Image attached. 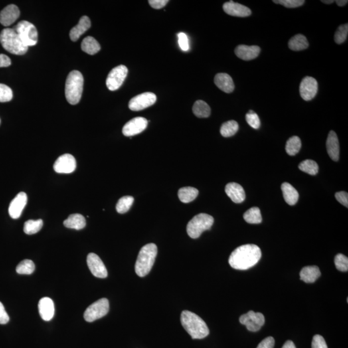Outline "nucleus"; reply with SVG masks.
<instances>
[{"label": "nucleus", "mask_w": 348, "mask_h": 348, "mask_svg": "<svg viewBox=\"0 0 348 348\" xmlns=\"http://www.w3.org/2000/svg\"><path fill=\"white\" fill-rule=\"evenodd\" d=\"M199 194L197 189L193 187L181 188L178 191V197L180 201L184 203H189L193 201Z\"/></svg>", "instance_id": "c756f323"}, {"label": "nucleus", "mask_w": 348, "mask_h": 348, "mask_svg": "<svg viewBox=\"0 0 348 348\" xmlns=\"http://www.w3.org/2000/svg\"><path fill=\"white\" fill-rule=\"evenodd\" d=\"M246 120L248 124L254 129H259L261 126V121L258 115L254 111L250 110L246 115Z\"/></svg>", "instance_id": "79ce46f5"}, {"label": "nucleus", "mask_w": 348, "mask_h": 348, "mask_svg": "<svg viewBox=\"0 0 348 348\" xmlns=\"http://www.w3.org/2000/svg\"><path fill=\"white\" fill-rule=\"evenodd\" d=\"M148 123L149 122L147 119L144 117H135L127 122L123 127V135L127 137H131L139 134L147 129Z\"/></svg>", "instance_id": "2eb2a0df"}, {"label": "nucleus", "mask_w": 348, "mask_h": 348, "mask_svg": "<svg viewBox=\"0 0 348 348\" xmlns=\"http://www.w3.org/2000/svg\"><path fill=\"white\" fill-rule=\"evenodd\" d=\"M157 254V247L153 243L146 244L139 253L135 265L137 276L143 277L149 274L154 264Z\"/></svg>", "instance_id": "7ed1b4c3"}, {"label": "nucleus", "mask_w": 348, "mask_h": 348, "mask_svg": "<svg viewBox=\"0 0 348 348\" xmlns=\"http://www.w3.org/2000/svg\"><path fill=\"white\" fill-rule=\"evenodd\" d=\"M13 29L17 32L22 41L28 47L37 44L38 31L33 24L27 21H22L19 22Z\"/></svg>", "instance_id": "0eeeda50"}, {"label": "nucleus", "mask_w": 348, "mask_h": 348, "mask_svg": "<svg viewBox=\"0 0 348 348\" xmlns=\"http://www.w3.org/2000/svg\"><path fill=\"white\" fill-rule=\"evenodd\" d=\"M181 323L193 339H202L209 335V329L205 322L196 313L185 310L181 313Z\"/></svg>", "instance_id": "f03ea898"}, {"label": "nucleus", "mask_w": 348, "mask_h": 348, "mask_svg": "<svg viewBox=\"0 0 348 348\" xmlns=\"http://www.w3.org/2000/svg\"><path fill=\"white\" fill-rule=\"evenodd\" d=\"M282 348H296V347L292 341H288L285 343Z\"/></svg>", "instance_id": "603ef678"}, {"label": "nucleus", "mask_w": 348, "mask_h": 348, "mask_svg": "<svg viewBox=\"0 0 348 348\" xmlns=\"http://www.w3.org/2000/svg\"><path fill=\"white\" fill-rule=\"evenodd\" d=\"M261 52V48L259 46H248L240 44L235 49V54L239 58L244 61L254 60L258 57Z\"/></svg>", "instance_id": "6ab92c4d"}, {"label": "nucleus", "mask_w": 348, "mask_h": 348, "mask_svg": "<svg viewBox=\"0 0 348 348\" xmlns=\"http://www.w3.org/2000/svg\"><path fill=\"white\" fill-rule=\"evenodd\" d=\"M299 169L304 173L309 174V175H316L319 172V166L316 162L313 160L306 159L301 162L299 165Z\"/></svg>", "instance_id": "f704fd0d"}, {"label": "nucleus", "mask_w": 348, "mask_h": 348, "mask_svg": "<svg viewBox=\"0 0 348 348\" xmlns=\"http://www.w3.org/2000/svg\"><path fill=\"white\" fill-rule=\"evenodd\" d=\"M348 34V23L339 26L337 31L335 32L334 40L337 44H342L347 40Z\"/></svg>", "instance_id": "58836bf2"}, {"label": "nucleus", "mask_w": 348, "mask_h": 348, "mask_svg": "<svg viewBox=\"0 0 348 348\" xmlns=\"http://www.w3.org/2000/svg\"><path fill=\"white\" fill-rule=\"evenodd\" d=\"M76 169V161L69 153L61 155L54 164V170L58 174H70Z\"/></svg>", "instance_id": "f8f14e48"}, {"label": "nucleus", "mask_w": 348, "mask_h": 348, "mask_svg": "<svg viewBox=\"0 0 348 348\" xmlns=\"http://www.w3.org/2000/svg\"><path fill=\"white\" fill-rule=\"evenodd\" d=\"M82 49L90 55H94L101 50V46L95 38L88 36L83 40Z\"/></svg>", "instance_id": "c85d7f7f"}, {"label": "nucleus", "mask_w": 348, "mask_h": 348, "mask_svg": "<svg viewBox=\"0 0 348 348\" xmlns=\"http://www.w3.org/2000/svg\"><path fill=\"white\" fill-rule=\"evenodd\" d=\"M43 225L44 222L42 219L29 220L24 224L23 231L26 234H35L41 230Z\"/></svg>", "instance_id": "72a5a7b5"}, {"label": "nucleus", "mask_w": 348, "mask_h": 348, "mask_svg": "<svg viewBox=\"0 0 348 348\" xmlns=\"http://www.w3.org/2000/svg\"><path fill=\"white\" fill-rule=\"evenodd\" d=\"M324 3L326 4H331L333 3L334 1L333 0H322L321 1Z\"/></svg>", "instance_id": "5fc2aeb1"}, {"label": "nucleus", "mask_w": 348, "mask_h": 348, "mask_svg": "<svg viewBox=\"0 0 348 348\" xmlns=\"http://www.w3.org/2000/svg\"><path fill=\"white\" fill-rule=\"evenodd\" d=\"M319 268L316 266H305L301 271V280L305 283H313L321 276Z\"/></svg>", "instance_id": "bb28decb"}, {"label": "nucleus", "mask_w": 348, "mask_h": 348, "mask_svg": "<svg viewBox=\"0 0 348 348\" xmlns=\"http://www.w3.org/2000/svg\"><path fill=\"white\" fill-rule=\"evenodd\" d=\"M239 130V125L236 121H226L220 127V134L224 137H232L236 134Z\"/></svg>", "instance_id": "473e14b6"}, {"label": "nucleus", "mask_w": 348, "mask_h": 348, "mask_svg": "<svg viewBox=\"0 0 348 348\" xmlns=\"http://www.w3.org/2000/svg\"><path fill=\"white\" fill-rule=\"evenodd\" d=\"M38 309L42 319L49 321L54 317L55 309L53 301L48 297H44L38 303Z\"/></svg>", "instance_id": "412c9836"}, {"label": "nucleus", "mask_w": 348, "mask_h": 348, "mask_svg": "<svg viewBox=\"0 0 348 348\" xmlns=\"http://www.w3.org/2000/svg\"><path fill=\"white\" fill-rule=\"evenodd\" d=\"M223 10L227 15L236 17H248L252 14V11L248 7L233 1L224 3Z\"/></svg>", "instance_id": "a211bd4d"}, {"label": "nucleus", "mask_w": 348, "mask_h": 348, "mask_svg": "<svg viewBox=\"0 0 348 348\" xmlns=\"http://www.w3.org/2000/svg\"><path fill=\"white\" fill-rule=\"evenodd\" d=\"M301 148V139L297 136H293L287 141L286 145V153L290 155H296Z\"/></svg>", "instance_id": "c9c22d12"}, {"label": "nucleus", "mask_w": 348, "mask_h": 348, "mask_svg": "<svg viewBox=\"0 0 348 348\" xmlns=\"http://www.w3.org/2000/svg\"><path fill=\"white\" fill-rule=\"evenodd\" d=\"M20 12L17 6L9 5L4 8L0 13V23L5 27H9L20 17Z\"/></svg>", "instance_id": "f3484780"}, {"label": "nucleus", "mask_w": 348, "mask_h": 348, "mask_svg": "<svg viewBox=\"0 0 348 348\" xmlns=\"http://www.w3.org/2000/svg\"><path fill=\"white\" fill-rule=\"evenodd\" d=\"M149 3L153 9H161L169 3V1L168 0H150Z\"/></svg>", "instance_id": "09e8293b"}, {"label": "nucleus", "mask_w": 348, "mask_h": 348, "mask_svg": "<svg viewBox=\"0 0 348 348\" xmlns=\"http://www.w3.org/2000/svg\"><path fill=\"white\" fill-rule=\"evenodd\" d=\"M13 98L12 89L6 85L0 84V102H10Z\"/></svg>", "instance_id": "a19ab883"}, {"label": "nucleus", "mask_w": 348, "mask_h": 348, "mask_svg": "<svg viewBox=\"0 0 348 348\" xmlns=\"http://www.w3.org/2000/svg\"><path fill=\"white\" fill-rule=\"evenodd\" d=\"M277 4H280L287 8H296L301 7L305 3L304 0H274Z\"/></svg>", "instance_id": "37998d69"}, {"label": "nucleus", "mask_w": 348, "mask_h": 348, "mask_svg": "<svg viewBox=\"0 0 348 348\" xmlns=\"http://www.w3.org/2000/svg\"><path fill=\"white\" fill-rule=\"evenodd\" d=\"M335 198L340 203L348 207V194L346 192H339L335 194Z\"/></svg>", "instance_id": "49530a36"}, {"label": "nucleus", "mask_w": 348, "mask_h": 348, "mask_svg": "<svg viewBox=\"0 0 348 348\" xmlns=\"http://www.w3.org/2000/svg\"><path fill=\"white\" fill-rule=\"evenodd\" d=\"M194 115L199 118H206L211 114L209 105L203 100H197L194 103L192 109Z\"/></svg>", "instance_id": "7c9ffc66"}, {"label": "nucleus", "mask_w": 348, "mask_h": 348, "mask_svg": "<svg viewBox=\"0 0 348 348\" xmlns=\"http://www.w3.org/2000/svg\"><path fill=\"white\" fill-rule=\"evenodd\" d=\"M84 79L82 73L73 70L68 75L65 84V97L70 104L77 105L82 98Z\"/></svg>", "instance_id": "20e7f679"}, {"label": "nucleus", "mask_w": 348, "mask_h": 348, "mask_svg": "<svg viewBox=\"0 0 348 348\" xmlns=\"http://www.w3.org/2000/svg\"><path fill=\"white\" fill-rule=\"evenodd\" d=\"M11 60L5 54H0V68L7 67L11 65Z\"/></svg>", "instance_id": "3c124183"}, {"label": "nucleus", "mask_w": 348, "mask_h": 348, "mask_svg": "<svg viewBox=\"0 0 348 348\" xmlns=\"http://www.w3.org/2000/svg\"><path fill=\"white\" fill-rule=\"evenodd\" d=\"M216 86L226 93H231L234 90V81L231 76L226 73H218L214 78Z\"/></svg>", "instance_id": "5701e85b"}, {"label": "nucleus", "mask_w": 348, "mask_h": 348, "mask_svg": "<svg viewBox=\"0 0 348 348\" xmlns=\"http://www.w3.org/2000/svg\"><path fill=\"white\" fill-rule=\"evenodd\" d=\"M243 218L245 221L249 224H260L262 220L260 209L258 207L251 208L247 210Z\"/></svg>", "instance_id": "2f4dec72"}, {"label": "nucleus", "mask_w": 348, "mask_h": 348, "mask_svg": "<svg viewBox=\"0 0 348 348\" xmlns=\"http://www.w3.org/2000/svg\"><path fill=\"white\" fill-rule=\"evenodd\" d=\"M156 100L157 97L153 93H143L131 99L129 104V109L132 111L144 110L154 104Z\"/></svg>", "instance_id": "9b49d317"}, {"label": "nucleus", "mask_w": 348, "mask_h": 348, "mask_svg": "<svg viewBox=\"0 0 348 348\" xmlns=\"http://www.w3.org/2000/svg\"><path fill=\"white\" fill-rule=\"evenodd\" d=\"M64 224L66 228L80 230L86 227V220L81 214H74L64 220Z\"/></svg>", "instance_id": "a878e982"}, {"label": "nucleus", "mask_w": 348, "mask_h": 348, "mask_svg": "<svg viewBox=\"0 0 348 348\" xmlns=\"http://www.w3.org/2000/svg\"><path fill=\"white\" fill-rule=\"evenodd\" d=\"M91 27V22L88 16H84L80 18L78 25L70 30L69 36L72 42L78 41L80 36L83 35Z\"/></svg>", "instance_id": "b1692460"}, {"label": "nucleus", "mask_w": 348, "mask_h": 348, "mask_svg": "<svg viewBox=\"0 0 348 348\" xmlns=\"http://www.w3.org/2000/svg\"><path fill=\"white\" fill-rule=\"evenodd\" d=\"M109 302L108 299L103 298L96 301L87 307L84 313V319L88 323H92L102 318L108 313Z\"/></svg>", "instance_id": "6e6552de"}, {"label": "nucleus", "mask_w": 348, "mask_h": 348, "mask_svg": "<svg viewBox=\"0 0 348 348\" xmlns=\"http://www.w3.org/2000/svg\"><path fill=\"white\" fill-rule=\"evenodd\" d=\"M275 340L272 337H268L262 340L257 348H274Z\"/></svg>", "instance_id": "de8ad7c7"}, {"label": "nucleus", "mask_w": 348, "mask_h": 348, "mask_svg": "<svg viewBox=\"0 0 348 348\" xmlns=\"http://www.w3.org/2000/svg\"><path fill=\"white\" fill-rule=\"evenodd\" d=\"M27 203V194L25 192H20L10 204L9 208L10 216L14 219L19 218Z\"/></svg>", "instance_id": "dca6fc26"}, {"label": "nucleus", "mask_w": 348, "mask_h": 348, "mask_svg": "<svg viewBox=\"0 0 348 348\" xmlns=\"http://www.w3.org/2000/svg\"><path fill=\"white\" fill-rule=\"evenodd\" d=\"M9 317L7 313L6 312L5 307L3 304L0 302V324L1 325H5L9 323Z\"/></svg>", "instance_id": "8fccbe9b"}, {"label": "nucleus", "mask_w": 348, "mask_h": 348, "mask_svg": "<svg viewBox=\"0 0 348 348\" xmlns=\"http://www.w3.org/2000/svg\"><path fill=\"white\" fill-rule=\"evenodd\" d=\"M0 42L7 51L15 55H23L29 48L20 39L15 30L11 28L2 30L0 34Z\"/></svg>", "instance_id": "39448f33"}, {"label": "nucleus", "mask_w": 348, "mask_h": 348, "mask_svg": "<svg viewBox=\"0 0 348 348\" xmlns=\"http://www.w3.org/2000/svg\"><path fill=\"white\" fill-rule=\"evenodd\" d=\"M134 199L132 196H124L119 200L116 204V210L119 214H125L132 206Z\"/></svg>", "instance_id": "e433bc0d"}, {"label": "nucleus", "mask_w": 348, "mask_h": 348, "mask_svg": "<svg viewBox=\"0 0 348 348\" xmlns=\"http://www.w3.org/2000/svg\"><path fill=\"white\" fill-rule=\"evenodd\" d=\"M299 91L301 98L304 101L313 100L318 91V83L312 77H305L301 83Z\"/></svg>", "instance_id": "ddd939ff"}, {"label": "nucleus", "mask_w": 348, "mask_h": 348, "mask_svg": "<svg viewBox=\"0 0 348 348\" xmlns=\"http://www.w3.org/2000/svg\"><path fill=\"white\" fill-rule=\"evenodd\" d=\"M335 264L337 270L341 272H348V259L345 255L339 254L335 256Z\"/></svg>", "instance_id": "ea45409f"}, {"label": "nucleus", "mask_w": 348, "mask_h": 348, "mask_svg": "<svg viewBox=\"0 0 348 348\" xmlns=\"http://www.w3.org/2000/svg\"><path fill=\"white\" fill-rule=\"evenodd\" d=\"M87 261L89 270L93 276L102 279L106 278L108 276L106 267L98 255L90 253L87 256Z\"/></svg>", "instance_id": "4468645a"}, {"label": "nucleus", "mask_w": 348, "mask_h": 348, "mask_svg": "<svg viewBox=\"0 0 348 348\" xmlns=\"http://www.w3.org/2000/svg\"><path fill=\"white\" fill-rule=\"evenodd\" d=\"M34 270H35V264L33 261L29 260L22 261L16 267V272L19 274H32Z\"/></svg>", "instance_id": "4c0bfd02"}, {"label": "nucleus", "mask_w": 348, "mask_h": 348, "mask_svg": "<svg viewBox=\"0 0 348 348\" xmlns=\"http://www.w3.org/2000/svg\"><path fill=\"white\" fill-rule=\"evenodd\" d=\"M178 39H179V44L180 48L183 51H188L189 49V39L187 36L183 32L178 34Z\"/></svg>", "instance_id": "a18cd8bd"}, {"label": "nucleus", "mask_w": 348, "mask_h": 348, "mask_svg": "<svg viewBox=\"0 0 348 348\" xmlns=\"http://www.w3.org/2000/svg\"><path fill=\"white\" fill-rule=\"evenodd\" d=\"M226 194L235 203H241L246 198L243 188L236 183H230L225 187Z\"/></svg>", "instance_id": "aec40b11"}, {"label": "nucleus", "mask_w": 348, "mask_h": 348, "mask_svg": "<svg viewBox=\"0 0 348 348\" xmlns=\"http://www.w3.org/2000/svg\"><path fill=\"white\" fill-rule=\"evenodd\" d=\"M127 74H128V68L123 65L113 68L107 78V88L111 91L117 90L122 86Z\"/></svg>", "instance_id": "1a4fd4ad"}, {"label": "nucleus", "mask_w": 348, "mask_h": 348, "mask_svg": "<svg viewBox=\"0 0 348 348\" xmlns=\"http://www.w3.org/2000/svg\"><path fill=\"white\" fill-rule=\"evenodd\" d=\"M281 190H282L283 197H284L285 201L289 205H295L297 203L299 194L292 185H291L288 183H283L282 185H281Z\"/></svg>", "instance_id": "393cba45"}, {"label": "nucleus", "mask_w": 348, "mask_h": 348, "mask_svg": "<svg viewBox=\"0 0 348 348\" xmlns=\"http://www.w3.org/2000/svg\"><path fill=\"white\" fill-rule=\"evenodd\" d=\"M288 46L293 51H301L306 49L309 46L308 42L303 34H297L291 38L288 42Z\"/></svg>", "instance_id": "cd10ccee"}, {"label": "nucleus", "mask_w": 348, "mask_h": 348, "mask_svg": "<svg viewBox=\"0 0 348 348\" xmlns=\"http://www.w3.org/2000/svg\"><path fill=\"white\" fill-rule=\"evenodd\" d=\"M335 2L339 7H343V6L347 5L348 1L347 0H337Z\"/></svg>", "instance_id": "864d4df0"}, {"label": "nucleus", "mask_w": 348, "mask_h": 348, "mask_svg": "<svg viewBox=\"0 0 348 348\" xmlns=\"http://www.w3.org/2000/svg\"><path fill=\"white\" fill-rule=\"evenodd\" d=\"M326 149L329 156L333 161H337L339 159L340 147L339 139L337 133L331 130L329 131L326 141Z\"/></svg>", "instance_id": "4be33fe9"}, {"label": "nucleus", "mask_w": 348, "mask_h": 348, "mask_svg": "<svg viewBox=\"0 0 348 348\" xmlns=\"http://www.w3.org/2000/svg\"><path fill=\"white\" fill-rule=\"evenodd\" d=\"M239 321L242 325L245 326L248 330L256 332L264 325L265 319L262 313L250 311L246 314L241 315Z\"/></svg>", "instance_id": "9d476101"}, {"label": "nucleus", "mask_w": 348, "mask_h": 348, "mask_svg": "<svg viewBox=\"0 0 348 348\" xmlns=\"http://www.w3.org/2000/svg\"><path fill=\"white\" fill-rule=\"evenodd\" d=\"M261 256L260 247L255 244H245L236 248L230 255L228 261L233 268L246 270L258 264Z\"/></svg>", "instance_id": "f257e3e1"}, {"label": "nucleus", "mask_w": 348, "mask_h": 348, "mask_svg": "<svg viewBox=\"0 0 348 348\" xmlns=\"http://www.w3.org/2000/svg\"><path fill=\"white\" fill-rule=\"evenodd\" d=\"M214 222V218L211 216L206 214H198L188 223V235L192 239L199 238L202 233L211 228Z\"/></svg>", "instance_id": "423d86ee"}, {"label": "nucleus", "mask_w": 348, "mask_h": 348, "mask_svg": "<svg viewBox=\"0 0 348 348\" xmlns=\"http://www.w3.org/2000/svg\"><path fill=\"white\" fill-rule=\"evenodd\" d=\"M312 348H327L325 339L321 335H316L313 338Z\"/></svg>", "instance_id": "c03bdc74"}]
</instances>
